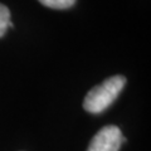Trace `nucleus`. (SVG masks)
I'll list each match as a JSON object with an SVG mask.
<instances>
[{"label":"nucleus","mask_w":151,"mask_h":151,"mask_svg":"<svg viewBox=\"0 0 151 151\" xmlns=\"http://www.w3.org/2000/svg\"><path fill=\"white\" fill-rule=\"evenodd\" d=\"M126 84L124 76H112L101 84L94 86L89 91L83 101V108L89 113H101L112 105L113 101Z\"/></svg>","instance_id":"1"},{"label":"nucleus","mask_w":151,"mask_h":151,"mask_svg":"<svg viewBox=\"0 0 151 151\" xmlns=\"http://www.w3.org/2000/svg\"><path fill=\"white\" fill-rule=\"evenodd\" d=\"M125 137L117 126H105L93 136L87 151H119Z\"/></svg>","instance_id":"2"},{"label":"nucleus","mask_w":151,"mask_h":151,"mask_svg":"<svg viewBox=\"0 0 151 151\" xmlns=\"http://www.w3.org/2000/svg\"><path fill=\"white\" fill-rule=\"evenodd\" d=\"M8 28H14L10 19V12L5 5L0 4V38L6 33Z\"/></svg>","instance_id":"3"},{"label":"nucleus","mask_w":151,"mask_h":151,"mask_svg":"<svg viewBox=\"0 0 151 151\" xmlns=\"http://www.w3.org/2000/svg\"><path fill=\"white\" fill-rule=\"evenodd\" d=\"M44 6L52 9H68L74 5L76 0H39Z\"/></svg>","instance_id":"4"}]
</instances>
